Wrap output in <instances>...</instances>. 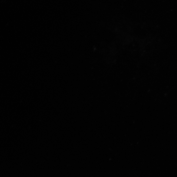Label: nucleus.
I'll return each instance as SVG.
<instances>
[]
</instances>
